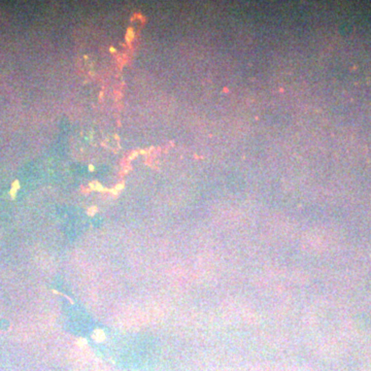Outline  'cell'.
Segmentation results:
<instances>
[{
    "label": "cell",
    "instance_id": "cell-1",
    "mask_svg": "<svg viewBox=\"0 0 371 371\" xmlns=\"http://www.w3.org/2000/svg\"><path fill=\"white\" fill-rule=\"evenodd\" d=\"M92 337H93V339L95 340V341H97V342H101V341H103V340L105 339V334H104V332H103L102 330L97 329L94 331Z\"/></svg>",
    "mask_w": 371,
    "mask_h": 371
}]
</instances>
